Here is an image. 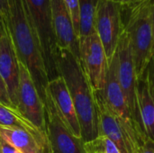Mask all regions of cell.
Wrapping results in <instances>:
<instances>
[{
  "instance_id": "cell-14",
  "label": "cell",
  "mask_w": 154,
  "mask_h": 153,
  "mask_svg": "<svg viewBox=\"0 0 154 153\" xmlns=\"http://www.w3.org/2000/svg\"><path fill=\"white\" fill-rule=\"evenodd\" d=\"M94 97L98 116V136L110 139L121 153H134L117 119L106 105L102 90L94 91Z\"/></svg>"
},
{
  "instance_id": "cell-28",
  "label": "cell",
  "mask_w": 154,
  "mask_h": 153,
  "mask_svg": "<svg viewBox=\"0 0 154 153\" xmlns=\"http://www.w3.org/2000/svg\"><path fill=\"white\" fill-rule=\"evenodd\" d=\"M151 14H152V23L154 36V0H151Z\"/></svg>"
},
{
  "instance_id": "cell-30",
  "label": "cell",
  "mask_w": 154,
  "mask_h": 153,
  "mask_svg": "<svg viewBox=\"0 0 154 153\" xmlns=\"http://www.w3.org/2000/svg\"><path fill=\"white\" fill-rule=\"evenodd\" d=\"M0 142H1V137H0Z\"/></svg>"
},
{
  "instance_id": "cell-19",
  "label": "cell",
  "mask_w": 154,
  "mask_h": 153,
  "mask_svg": "<svg viewBox=\"0 0 154 153\" xmlns=\"http://www.w3.org/2000/svg\"><path fill=\"white\" fill-rule=\"evenodd\" d=\"M71 17L76 34L79 40V0H63Z\"/></svg>"
},
{
  "instance_id": "cell-21",
  "label": "cell",
  "mask_w": 154,
  "mask_h": 153,
  "mask_svg": "<svg viewBox=\"0 0 154 153\" xmlns=\"http://www.w3.org/2000/svg\"><path fill=\"white\" fill-rule=\"evenodd\" d=\"M0 104H2L4 106H6L13 107L10 97H9V94H8V91H7V87H6L5 81H4V79L2 78L1 76H0Z\"/></svg>"
},
{
  "instance_id": "cell-9",
  "label": "cell",
  "mask_w": 154,
  "mask_h": 153,
  "mask_svg": "<svg viewBox=\"0 0 154 153\" xmlns=\"http://www.w3.org/2000/svg\"><path fill=\"white\" fill-rule=\"evenodd\" d=\"M44 105L47 136L51 153H88L84 141L76 137L61 120L47 91Z\"/></svg>"
},
{
  "instance_id": "cell-1",
  "label": "cell",
  "mask_w": 154,
  "mask_h": 153,
  "mask_svg": "<svg viewBox=\"0 0 154 153\" xmlns=\"http://www.w3.org/2000/svg\"><path fill=\"white\" fill-rule=\"evenodd\" d=\"M3 22L18 62L28 70L38 94L45 103L49 80L40 44L23 0H7L6 16Z\"/></svg>"
},
{
  "instance_id": "cell-5",
  "label": "cell",
  "mask_w": 154,
  "mask_h": 153,
  "mask_svg": "<svg viewBox=\"0 0 154 153\" xmlns=\"http://www.w3.org/2000/svg\"><path fill=\"white\" fill-rule=\"evenodd\" d=\"M102 92L106 105L117 119L133 152L137 153L148 138L135 124L121 89L117 75V58L116 53L108 62L106 85Z\"/></svg>"
},
{
  "instance_id": "cell-4",
  "label": "cell",
  "mask_w": 154,
  "mask_h": 153,
  "mask_svg": "<svg viewBox=\"0 0 154 153\" xmlns=\"http://www.w3.org/2000/svg\"><path fill=\"white\" fill-rule=\"evenodd\" d=\"M30 23L37 36L49 82L60 77L50 0H23Z\"/></svg>"
},
{
  "instance_id": "cell-26",
  "label": "cell",
  "mask_w": 154,
  "mask_h": 153,
  "mask_svg": "<svg viewBox=\"0 0 154 153\" xmlns=\"http://www.w3.org/2000/svg\"><path fill=\"white\" fill-rule=\"evenodd\" d=\"M6 11H7V0H0V18L2 21L6 16Z\"/></svg>"
},
{
  "instance_id": "cell-2",
  "label": "cell",
  "mask_w": 154,
  "mask_h": 153,
  "mask_svg": "<svg viewBox=\"0 0 154 153\" xmlns=\"http://www.w3.org/2000/svg\"><path fill=\"white\" fill-rule=\"evenodd\" d=\"M58 68L72 98L81 129V138L85 143L92 142L98 137V116L94 90L80 61L69 50L59 48Z\"/></svg>"
},
{
  "instance_id": "cell-10",
  "label": "cell",
  "mask_w": 154,
  "mask_h": 153,
  "mask_svg": "<svg viewBox=\"0 0 154 153\" xmlns=\"http://www.w3.org/2000/svg\"><path fill=\"white\" fill-rule=\"evenodd\" d=\"M19 69L17 110L40 132L47 136L45 105L38 94L28 70L20 63Z\"/></svg>"
},
{
  "instance_id": "cell-3",
  "label": "cell",
  "mask_w": 154,
  "mask_h": 153,
  "mask_svg": "<svg viewBox=\"0 0 154 153\" xmlns=\"http://www.w3.org/2000/svg\"><path fill=\"white\" fill-rule=\"evenodd\" d=\"M122 21L126 32L137 78L146 70L154 55V36L151 0L133 5H122Z\"/></svg>"
},
{
  "instance_id": "cell-23",
  "label": "cell",
  "mask_w": 154,
  "mask_h": 153,
  "mask_svg": "<svg viewBox=\"0 0 154 153\" xmlns=\"http://www.w3.org/2000/svg\"><path fill=\"white\" fill-rule=\"evenodd\" d=\"M85 146L88 153H104L97 139L92 142H86Z\"/></svg>"
},
{
  "instance_id": "cell-18",
  "label": "cell",
  "mask_w": 154,
  "mask_h": 153,
  "mask_svg": "<svg viewBox=\"0 0 154 153\" xmlns=\"http://www.w3.org/2000/svg\"><path fill=\"white\" fill-rule=\"evenodd\" d=\"M98 0H79V39L96 32L95 15Z\"/></svg>"
},
{
  "instance_id": "cell-24",
  "label": "cell",
  "mask_w": 154,
  "mask_h": 153,
  "mask_svg": "<svg viewBox=\"0 0 154 153\" xmlns=\"http://www.w3.org/2000/svg\"><path fill=\"white\" fill-rule=\"evenodd\" d=\"M0 153H21L14 146L9 144L7 142L1 138L0 142Z\"/></svg>"
},
{
  "instance_id": "cell-11",
  "label": "cell",
  "mask_w": 154,
  "mask_h": 153,
  "mask_svg": "<svg viewBox=\"0 0 154 153\" xmlns=\"http://www.w3.org/2000/svg\"><path fill=\"white\" fill-rule=\"evenodd\" d=\"M50 3L52 27L58 47L69 50L80 61L79 40L63 0H50Z\"/></svg>"
},
{
  "instance_id": "cell-12",
  "label": "cell",
  "mask_w": 154,
  "mask_h": 153,
  "mask_svg": "<svg viewBox=\"0 0 154 153\" xmlns=\"http://www.w3.org/2000/svg\"><path fill=\"white\" fill-rule=\"evenodd\" d=\"M46 91L52 99L63 123L76 137L81 138V129L78 115L63 78L59 77L50 81Z\"/></svg>"
},
{
  "instance_id": "cell-8",
  "label": "cell",
  "mask_w": 154,
  "mask_h": 153,
  "mask_svg": "<svg viewBox=\"0 0 154 153\" xmlns=\"http://www.w3.org/2000/svg\"><path fill=\"white\" fill-rule=\"evenodd\" d=\"M80 63L94 91L103 90L106 85L108 60L97 32L79 39Z\"/></svg>"
},
{
  "instance_id": "cell-25",
  "label": "cell",
  "mask_w": 154,
  "mask_h": 153,
  "mask_svg": "<svg viewBox=\"0 0 154 153\" xmlns=\"http://www.w3.org/2000/svg\"><path fill=\"white\" fill-rule=\"evenodd\" d=\"M137 153H154V142L147 140L144 144L139 149Z\"/></svg>"
},
{
  "instance_id": "cell-15",
  "label": "cell",
  "mask_w": 154,
  "mask_h": 153,
  "mask_svg": "<svg viewBox=\"0 0 154 153\" xmlns=\"http://www.w3.org/2000/svg\"><path fill=\"white\" fill-rule=\"evenodd\" d=\"M0 137L21 153H51L48 142L23 130L0 127Z\"/></svg>"
},
{
  "instance_id": "cell-6",
  "label": "cell",
  "mask_w": 154,
  "mask_h": 153,
  "mask_svg": "<svg viewBox=\"0 0 154 153\" xmlns=\"http://www.w3.org/2000/svg\"><path fill=\"white\" fill-rule=\"evenodd\" d=\"M115 53L117 58V75L121 89L126 99L127 106L135 124L140 131L145 134L138 103V78L132 56L129 38L125 30L119 39Z\"/></svg>"
},
{
  "instance_id": "cell-16",
  "label": "cell",
  "mask_w": 154,
  "mask_h": 153,
  "mask_svg": "<svg viewBox=\"0 0 154 153\" xmlns=\"http://www.w3.org/2000/svg\"><path fill=\"white\" fill-rule=\"evenodd\" d=\"M137 94L141 118L146 137L154 142V97L145 71L138 78Z\"/></svg>"
},
{
  "instance_id": "cell-20",
  "label": "cell",
  "mask_w": 154,
  "mask_h": 153,
  "mask_svg": "<svg viewBox=\"0 0 154 153\" xmlns=\"http://www.w3.org/2000/svg\"><path fill=\"white\" fill-rule=\"evenodd\" d=\"M97 140L104 153H121L119 149L117 148V146L107 137L98 136Z\"/></svg>"
},
{
  "instance_id": "cell-22",
  "label": "cell",
  "mask_w": 154,
  "mask_h": 153,
  "mask_svg": "<svg viewBox=\"0 0 154 153\" xmlns=\"http://www.w3.org/2000/svg\"><path fill=\"white\" fill-rule=\"evenodd\" d=\"M146 75H147V78L150 84V87H151V91L152 93V96L154 97V55L152 56V60L149 62V65L145 70Z\"/></svg>"
},
{
  "instance_id": "cell-27",
  "label": "cell",
  "mask_w": 154,
  "mask_h": 153,
  "mask_svg": "<svg viewBox=\"0 0 154 153\" xmlns=\"http://www.w3.org/2000/svg\"><path fill=\"white\" fill-rule=\"evenodd\" d=\"M114 3L119 4L121 5H133L134 4L140 3L143 0H110Z\"/></svg>"
},
{
  "instance_id": "cell-13",
  "label": "cell",
  "mask_w": 154,
  "mask_h": 153,
  "mask_svg": "<svg viewBox=\"0 0 154 153\" xmlns=\"http://www.w3.org/2000/svg\"><path fill=\"white\" fill-rule=\"evenodd\" d=\"M0 76L4 79L14 108L17 110L20 69L19 62L5 32L0 35Z\"/></svg>"
},
{
  "instance_id": "cell-7",
  "label": "cell",
  "mask_w": 154,
  "mask_h": 153,
  "mask_svg": "<svg viewBox=\"0 0 154 153\" xmlns=\"http://www.w3.org/2000/svg\"><path fill=\"white\" fill-rule=\"evenodd\" d=\"M95 30L109 62L124 31L122 5L110 0H98L95 15Z\"/></svg>"
},
{
  "instance_id": "cell-29",
  "label": "cell",
  "mask_w": 154,
  "mask_h": 153,
  "mask_svg": "<svg viewBox=\"0 0 154 153\" xmlns=\"http://www.w3.org/2000/svg\"><path fill=\"white\" fill-rule=\"evenodd\" d=\"M4 32H5V25H4V22L0 18V35Z\"/></svg>"
},
{
  "instance_id": "cell-17",
  "label": "cell",
  "mask_w": 154,
  "mask_h": 153,
  "mask_svg": "<svg viewBox=\"0 0 154 153\" xmlns=\"http://www.w3.org/2000/svg\"><path fill=\"white\" fill-rule=\"evenodd\" d=\"M0 127L26 131L46 142L49 139L16 109L0 104ZM50 143V142H49Z\"/></svg>"
}]
</instances>
